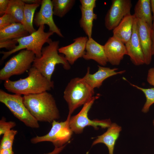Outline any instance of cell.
<instances>
[{"label": "cell", "instance_id": "28", "mask_svg": "<svg viewBox=\"0 0 154 154\" xmlns=\"http://www.w3.org/2000/svg\"><path fill=\"white\" fill-rule=\"evenodd\" d=\"M16 23L14 18L10 15L5 13L0 17V30Z\"/></svg>", "mask_w": 154, "mask_h": 154}, {"label": "cell", "instance_id": "35", "mask_svg": "<svg viewBox=\"0 0 154 154\" xmlns=\"http://www.w3.org/2000/svg\"><path fill=\"white\" fill-rule=\"evenodd\" d=\"M66 144L60 147H55L54 150L52 152L44 154H58L65 147Z\"/></svg>", "mask_w": 154, "mask_h": 154}, {"label": "cell", "instance_id": "8", "mask_svg": "<svg viewBox=\"0 0 154 154\" xmlns=\"http://www.w3.org/2000/svg\"><path fill=\"white\" fill-rule=\"evenodd\" d=\"M98 97L94 96L83 105L80 111L76 115L70 117L69 121L70 128L76 133H82L84 128L90 126L97 129L99 127L103 128H108L112 124L110 119L103 120H91L88 117V114L95 101Z\"/></svg>", "mask_w": 154, "mask_h": 154}, {"label": "cell", "instance_id": "3", "mask_svg": "<svg viewBox=\"0 0 154 154\" xmlns=\"http://www.w3.org/2000/svg\"><path fill=\"white\" fill-rule=\"evenodd\" d=\"M47 43L48 45L42 49L41 56L35 57L32 67L35 68L48 80L51 81L56 64H62L66 70H69L70 66L64 56L58 53L59 41H53L50 38Z\"/></svg>", "mask_w": 154, "mask_h": 154}, {"label": "cell", "instance_id": "33", "mask_svg": "<svg viewBox=\"0 0 154 154\" xmlns=\"http://www.w3.org/2000/svg\"><path fill=\"white\" fill-rule=\"evenodd\" d=\"M147 81L150 85L154 86V67L151 68L149 70Z\"/></svg>", "mask_w": 154, "mask_h": 154}, {"label": "cell", "instance_id": "30", "mask_svg": "<svg viewBox=\"0 0 154 154\" xmlns=\"http://www.w3.org/2000/svg\"><path fill=\"white\" fill-rule=\"evenodd\" d=\"M18 42L16 39L9 40L0 42V48H5L9 51L14 49Z\"/></svg>", "mask_w": 154, "mask_h": 154}, {"label": "cell", "instance_id": "14", "mask_svg": "<svg viewBox=\"0 0 154 154\" xmlns=\"http://www.w3.org/2000/svg\"><path fill=\"white\" fill-rule=\"evenodd\" d=\"M135 18L138 36L144 56L145 64L149 65L151 62L152 56L151 28L144 21Z\"/></svg>", "mask_w": 154, "mask_h": 154}, {"label": "cell", "instance_id": "4", "mask_svg": "<svg viewBox=\"0 0 154 154\" xmlns=\"http://www.w3.org/2000/svg\"><path fill=\"white\" fill-rule=\"evenodd\" d=\"M94 94V89L83 78L76 77L71 80L64 92L63 98L69 109L67 117L70 118L76 109L88 101Z\"/></svg>", "mask_w": 154, "mask_h": 154}, {"label": "cell", "instance_id": "19", "mask_svg": "<svg viewBox=\"0 0 154 154\" xmlns=\"http://www.w3.org/2000/svg\"><path fill=\"white\" fill-rule=\"evenodd\" d=\"M121 130L120 126L115 123H112L105 132L97 137L93 142L92 145L103 143L108 147L109 154H113L116 141Z\"/></svg>", "mask_w": 154, "mask_h": 154}, {"label": "cell", "instance_id": "11", "mask_svg": "<svg viewBox=\"0 0 154 154\" xmlns=\"http://www.w3.org/2000/svg\"><path fill=\"white\" fill-rule=\"evenodd\" d=\"M53 6L50 0H42L39 11L37 12L34 19V23L37 26L47 25L49 32L55 33L60 37H64L60 30L55 24L53 17Z\"/></svg>", "mask_w": 154, "mask_h": 154}, {"label": "cell", "instance_id": "25", "mask_svg": "<svg viewBox=\"0 0 154 154\" xmlns=\"http://www.w3.org/2000/svg\"><path fill=\"white\" fill-rule=\"evenodd\" d=\"M53 15L60 18L64 17L72 8L75 0H52L51 1Z\"/></svg>", "mask_w": 154, "mask_h": 154}, {"label": "cell", "instance_id": "24", "mask_svg": "<svg viewBox=\"0 0 154 154\" xmlns=\"http://www.w3.org/2000/svg\"><path fill=\"white\" fill-rule=\"evenodd\" d=\"M40 5L37 4H25L23 25L30 34L36 31L33 26V19L35 11Z\"/></svg>", "mask_w": 154, "mask_h": 154}, {"label": "cell", "instance_id": "32", "mask_svg": "<svg viewBox=\"0 0 154 154\" xmlns=\"http://www.w3.org/2000/svg\"><path fill=\"white\" fill-rule=\"evenodd\" d=\"M9 0H0V15L5 14L8 8Z\"/></svg>", "mask_w": 154, "mask_h": 154}, {"label": "cell", "instance_id": "18", "mask_svg": "<svg viewBox=\"0 0 154 154\" xmlns=\"http://www.w3.org/2000/svg\"><path fill=\"white\" fill-rule=\"evenodd\" d=\"M135 17L131 14L125 16L113 30L114 37L125 44L130 39L132 36Z\"/></svg>", "mask_w": 154, "mask_h": 154}, {"label": "cell", "instance_id": "38", "mask_svg": "<svg viewBox=\"0 0 154 154\" xmlns=\"http://www.w3.org/2000/svg\"><path fill=\"white\" fill-rule=\"evenodd\" d=\"M153 126H154V120H153Z\"/></svg>", "mask_w": 154, "mask_h": 154}, {"label": "cell", "instance_id": "1", "mask_svg": "<svg viewBox=\"0 0 154 154\" xmlns=\"http://www.w3.org/2000/svg\"><path fill=\"white\" fill-rule=\"evenodd\" d=\"M23 97L25 106L38 121L52 123L59 118L55 100L47 91L24 95Z\"/></svg>", "mask_w": 154, "mask_h": 154}, {"label": "cell", "instance_id": "6", "mask_svg": "<svg viewBox=\"0 0 154 154\" xmlns=\"http://www.w3.org/2000/svg\"><path fill=\"white\" fill-rule=\"evenodd\" d=\"M0 102L4 104L13 115L27 127L38 128V121L25 106L21 95L12 94L0 90Z\"/></svg>", "mask_w": 154, "mask_h": 154}, {"label": "cell", "instance_id": "16", "mask_svg": "<svg viewBox=\"0 0 154 154\" xmlns=\"http://www.w3.org/2000/svg\"><path fill=\"white\" fill-rule=\"evenodd\" d=\"M125 45L127 55L129 56L131 61L134 64L139 66L145 64L144 56L137 33L136 20L135 17L131 37Z\"/></svg>", "mask_w": 154, "mask_h": 154}, {"label": "cell", "instance_id": "36", "mask_svg": "<svg viewBox=\"0 0 154 154\" xmlns=\"http://www.w3.org/2000/svg\"><path fill=\"white\" fill-rule=\"evenodd\" d=\"M25 4H39L41 5L42 0H22Z\"/></svg>", "mask_w": 154, "mask_h": 154}, {"label": "cell", "instance_id": "37", "mask_svg": "<svg viewBox=\"0 0 154 154\" xmlns=\"http://www.w3.org/2000/svg\"><path fill=\"white\" fill-rule=\"evenodd\" d=\"M0 154H14L12 149H0Z\"/></svg>", "mask_w": 154, "mask_h": 154}, {"label": "cell", "instance_id": "31", "mask_svg": "<svg viewBox=\"0 0 154 154\" xmlns=\"http://www.w3.org/2000/svg\"><path fill=\"white\" fill-rule=\"evenodd\" d=\"M82 8L88 9H94L96 7V0H80Z\"/></svg>", "mask_w": 154, "mask_h": 154}, {"label": "cell", "instance_id": "10", "mask_svg": "<svg viewBox=\"0 0 154 154\" xmlns=\"http://www.w3.org/2000/svg\"><path fill=\"white\" fill-rule=\"evenodd\" d=\"M130 0H112L105 18V25L108 30H113L124 17L131 14Z\"/></svg>", "mask_w": 154, "mask_h": 154}, {"label": "cell", "instance_id": "9", "mask_svg": "<svg viewBox=\"0 0 154 154\" xmlns=\"http://www.w3.org/2000/svg\"><path fill=\"white\" fill-rule=\"evenodd\" d=\"M70 118L62 122L56 120L52 123V127L49 132L42 136H37L31 139V142L36 144L44 141L52 142L55 147H60L65 145L70 139L73 132L70 127L69 121Z\"/></svg>", "mask_w": 154, "mask_h": 154}, {"label": "cell", "instance_id": "17", "mask_svg": "<svg viewBox=\"0 0 154 154\" xmlns=\"http://www.w3.org/2000/svg\"><path fill=\"white\" fill-rule=\"evenodd\" d=\"M82 57L86 60H93L102 66H105L108 62L104 45L99 44L92 37L88 39Z\"/></svg>", "mask_w": 154, "mask_h": 154}, {"label": "cell", "instance_id": "26", "mask_svg": "<svg viewBox=\"0 0 154 154\" xmlns=\"http://www.w3.org/2000/svg\"><path fill=\"white\" fill-rule=\"evenodd\" d=\"M129 83L131 86L141 90L144 94L146 101L141 111L144 113L147 112L150 106L154 103V88H144L130 83Z\"/></svg>", "mask_w": 154, "mask_h": 154}, {"label": "cell", "instance_id": "15", "mask_svg": "<svg viewBox=\"0 0 154 154\" xmlns=\"http://www.w3.org/2000/svg\"><path fill=\"white\" fill-rule=\"evenodd\" d=\"M98 71L93 74L90 73V68H87V72L83 78L92 88H99L102 85L104 81L108 78L117 74H122L125 70L116 71V68H111L99 65Z\"/></svg>", "mask_w": 154, "mask_h": 154}, {"label": "cell", "instance_id": "34", "mask_svg": "<svg viewBox=\"0 0 154 154\" xmlns=\"http://www.w3.org/2000/svg\"><path fill=\"white\" fill-rule=\"evenodd\" d=\"M151 9L153 12V22L151 29V37L152 40L151 54L154 55V5L151 7Z\"/></svg>", "mask_w": 154, "mask_h": 154}, {"label": "cell", "instance_id": "5", "mask_svg": "<svg viewBox=\"0 0 154 154\" xmlns=\"http://www.w3.org/2000/svg\"><path fill=\"white\" fill-rule=\"evenodd\" d=\"M44 25H40L37 30L29 35L16 39L18 44L13 49L8 51H2V60L6 59L12 54L19 50L26 49L33 52L36 57H40L43 45L47 43L54 33L45 32Z\"/></svg>", "mask_w": 154, "mask_h": 154}, {"label": "cell", "instance_id": "23", "mask_svg": "<svg viewBox=\"0 0 154 154\" xmlns=\"http://www.w3.org/2000/svg\"><path fill=\"white\" fill-rule=\"evenodd\" d=\"M25 4L22 0H9L6 13L11 15L16 23H20L23 25Z\"/></svg>", "mask_w": 154, "mask_h": 154}, {"label": "cell", "instance_id": "2", "mask_svg": "<svg viewBox=\"0 0 154 154\" xmlns=\"http://www.w3.org/2000/svg\"><path fill=\"white\" fill-rule=\"evenodd\" d=\"M26 78L16 81H5L4 87L9 92L23 96L40 93L53 88L54 82L48 80L35 68L32 66Z\"/></svg>", "mask_w": 154, "mask_h": 154}, {"label": "cell", "instance_id": "13", "mask_svg": "<svg viewBox=\"0 0 154 154\" xmlns=\"http://www.w3.org/2000/svg\"><path fill=\"white\" fill-rule=\"evenodd\" d=\"M88 39L87 37L76 38L72 44L59 48L58 52L64 54L69 63L72 65L78 58L83 57Z\"/></svg>", "mask_w": 154, "mask_h": 154}, {"label": "cell", "instance_id": "29", "mask_svg": "<svg viewBox=\"0 0 154 154\" xmlns=\"http://www.w3.org/2000/svg\"><path fill=\"white\" fill-rule=\"evenodd\" d=\"M16 125L15 122L13 121L7 122L4 119L2 118L0 121V135H3Z\"/></svg>", "mask_w": 154, "mask_h": 154}, {"label": "cell", "instance_id": "7", "mask_svg": "<svg viewBox=\"0 0 154 154\" xmlns=\"http://www.w3.org/2000/svg\"><path fill=\"white\" fill-rule=\"evenodd\" d=\"M36 56L32 52L21 50L12 57L0 70V79L4 81L12 76L22 74L32 67Z\"/></svg>", "mask_w": 154, "mask_h": 154}, {"label": "cell", "instance_id": "20", "mask_svg": "<svg viewBox=\"0 0 154 154\" xmlns=\"http://www.w3.org/2000/svg\"><path fill=\"white\" fill-rule=\"evenodd\" d=\"M29 34L23 24L15 23L0 30V42L18 39Z\"/></svg>", "mask_w": 154, "mask_h": 154}, {"label": "cell", "instance_id": "22", "mask_svg": "<svg viewBox=\"0 0 154 154\" xmlns=\"http://www.w3.org/2000/svg\"><path fill=\"white\" fill-rule=\"evenodd\" d=\"M81 16L79 21L80 27L82 28L88 38H92L93 22L97 18V15L94 9H83L80 7Z\"/></svg>", "mask_w": 154, "mask_h": 154}, {"label": "cell", "instance_id": "12", "mask_svg": "<svg viewBox=\"0 0 154 154\" xmlns=\"http://www.w3.org/2000/svg\"><path fill=\"white\" fill-rule=\"evenodd\" d=\"M108 62L112 65L117 66L127 52L125 44L112 36L110 37L104 45Z\"/></svg>", "mask_w": 154, "mask_h": 154}, {"label": "cell", "instance_id": "27", "mask_svg": "<svg viewBox=\"0 0 154 154\" xmlns=\"http://www.w3.org/2000/svg\"><path fill=\"white\" fill-rule=\"evenodd\" d=\"M17 131L11 129L6 132L1 140L0 149H12V146L15 136Z\"/></svg>", "mask_w": 154, "mask_h": 154}, {"label": "cell", "instance_id": "21", "mask_svg": "<svg viewBox=\"0 0 154 154\" xmlns=\"http://www.w3.org/2000/svg\"><path fill=\"white\" fill-rule=\"evenodd\" d=\"M151 10V0H139L135 6L133 15L135 18L144 21L151 29L153 22Z\"/></svg>", "mask_w": 154, "mask_h": 154}]
</instances>
